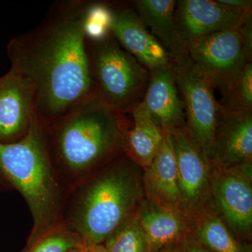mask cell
Returning a JSON list of instances; mask_svg holds the SVG:
<instances>
[{"mask_svg": "<svg viewBox=\"0 0 252 252\" xmlns=\"http://www.w3.org/2000/svg\"><path fill=\"white\" fill-rule=\"evenodd\" d=\"M137 219L148 252H158L173 245L185 231L181 214L149 200L141 205Z\"/></svg>", "mask_w": 252, "mask_h": 252, "instance_id": "17", "label": "cell"}, {"mask_svg": "<svg viewBox=\"0 0 252 252\" xmlns=\"http://www.w3.org/2000/svg\"><path fill=\"white\" fill-rule=\"evenodd\" d=\"M142 102L164 132L170 133L185 127V105L176 84L172 64L150 72Z\"/></svg>", "mask_w": 252, "mask_h": 252, "instance_id": "14", "label": "cell"}, {"mask_svg": "<svg viewBox=\"0 0 252 252\" xmlns=\"http://www.w3.org/2000/svg\"><path fill=\"white\" fill-rule=\"evenodd\" d=\"M176 161L177 182L184 214H199L210 190L212 162L190 140L185 127L170 132Z\"/></svg>", "mask_w": 252, "mask_h": 252, "instance_id": "8", "label": "cell"}, {"mask_svg": "<svg viewBox=\"0 0 252 252\" xmlns=\"http://www.w3.org/2000/svg\"><path fill=\"white\" fill-rule=\"evenodd\" d=\"M84 245L77 233L59 228L39 239L27 252H71Z\"/></svg>", "mask_w": 252, "mask_h": 252, "instance_id": "23", "label": "cell"}, {"mask_svg": "<svg viewBox=\"0 0 252 252\" xmlns=\"http://www.w3.org/2000/svg\"><path fill=\"white\" fill-rule=\"evenodd\" d=\"M135 171L132 163L123 162L93 181L81 194L73 225L86 245H101L130 216L142 191Z\"/></svg>", "mask_w": 252, "mask_h": 252, "instance_id": "4", "label": "cell"}, {"mask_svg": "<svg viewBox=\"0 0 252 252\" xmlns=\"http://www.w3.org/2000/svg\"><path fill=\"white\" fill-rule=\"evenodd\" d=\"M112 35L149 72L172 64L170 55L150 32L135 10L122 6L112 10Z\"/></svg>", "mask_w": 252, "mask_h": 252, "instance_id": "11", "label": "cell"}, {"mask_svg": "<svg viewBox=\"0 0 252 252\" xmlns=\"http://www.w3.org/2000/svg\"><path fill=\"white\" fill-rule=\"evenodd\" d=\"M46 143L42 121L36 114L24 137L12 143L0 142V172L22 194L34 220L28 248L59 229V187Z\"/></svg>", "mask_w": 252, "mask_h": 252, "instance_id": "2", "label": "cell"}, {"mask_svg": "<svg viewBox=\"0 0 252 252\" xmlns=\"http://www.w3.org/2000/svg\"><path fill=\"white\" fill-rule=\"evenodd\" d=\"M133 4L150 32L170 55L172 61L187 55V47L181 39L176 23L177 1L137 0Z\"/></svg>", "mask_w": 252, "mask_h": 252, "instance_id": "16", "label": "cell"}, {"mask_svg": "<svg viewBox=\"0 0 252 252\" xmlns=\"http://www.w3.org/2000/svg\"><path fill=\"white\" fill-rule=\"evenodd\" d=\"M124 114L114 112L94 96L60 117L55 143L60 160L73 172H81L124 146Z\"/></svg>", "mask_w": 252, "mask_h": 252, "instance_id": "3", "label": "cell"}, {"mask_svg": "<svg viewBox=\"0 0 252 252\" xmlns=\"http://www.w3.org/2000/svg\"><path fill=\"white\" fill-rule=\"evenodd\" d=\"M144 169V186L148 200L183 215L177 182V161L170 133L165 132L158 152Z\"/></svg>", "mask_w": 252, "mask_h": 252, "instance_id": "15", "label": "cell"}, {"mask_svg": "<svg viewBox=\"0 0 252 252\" xmlns=\"http://www.w3.org/2000/svg\"><path fill=\"white\" fill-rule=\"evenodd\" d=\"M194 237L214 252H249L233 238L220 219L212 214L204 215L198 220Z\"/></svg>", "mask_w": 252, "mask_h": 252, "instance_id": "19", "label": "cell"}, {"mask_svg": "<svg viewBox=\"0 0 252 252\" xmlns=\"http://www.w3.org/2000/svg\"><path fill=\"white\" fill-rule=\"evenodd\" d=\"M158 252H177V248L174 247L173 245H170V246H167L166 248L162 249V250Z\"/></svg>", "mask_w": 252, "mask_h": 252, "instance_id": "27", "label": "cell"}, {"mask_svg": "<svg viewBox=\"0 0 252 252\" xmlns=\"http://www.w3.org/2000/svg\"><path fill=\"white\" fill-rule=\"evenodd\" d=\"M215 149V162L220 167L251 165L252 112H233L220 104Z\"/></svg>", "mask_w": 252, "mask_h": 252, "instance_id": "13", "label": "cell"}, {"mask_svg": "<svg viewBox=\"0 0 252 252\" xmlns=\"http://www.w3.org/2000/svg\"><path fill=\"white\" fill-rule=\"evenodd\" d=\"M241 170L242 167H220L210 177V190L228 224L243 235L252 228V190Z\"/></svg>", "mask_w": 252, "mask_h": 252, "instance_id": "12", "label": "cell"}, {"mask_svg": "<svg viewBox=\"0 0 252 252\" xmlns=\"http://www.w3.org/2000/svg\"><path fill=\"white\" fill-rule=\"evenodd\" d=\"M36 114L29 79L12 69L0 77V142L12 143L24 137Z\"/></svg>", "mask_w": 252, "mask_h": 252, "instance_id": "10", "label": "cell"}, {"mask_svg": "<svg viewBox=\"0 0 252 252\" xmlns=\"http://www.w3.org/2000/svg\"><path fill=\"white\" fill-rule=\"evenodd\" d=\"M92 42L89 55L94 97L114 112H131L143 99L150 72L112 34Z\"/></svg>", "mask_w": 252, "mask_h": 252, "instance_id": "5", "label": "cell"}, {"mask_svg": "<svg viewBox=\"0 0 252 252\" xmlns=\"http://www.w3.org/2000/svg\"><path fill=\"white\" fill-rule=\"evenodd\" d=\"M220 106L237 112H252V63H248L238 79L223 93Z\"/></svg>", "mask_w": 252, "mask_h": 252, "instance_id": "21", "label": "cell"}, {"mask_svg": "<svg viewBox=\"0 0 252 252\" xmlns=\"http://www.w3.org/2000/svg\"><path fill=\"white\" fill-rule=\"evenodd\" d=\"M187 54L222 94L252 62L239 28L199 38L187 46Z\"/></svg>", "mask_w": 252, "mask_h": 252, "instance_id": "7", "label": "cell"}, {"mask_svg": "<svg viewBox=\"0 0 252 252\" xmlns=\"http://www.w3.org/2000/svg\"><path fill=\"white\" fill-rule=\"evenodd\" d=\"M176 84L184 102L185 129L190 140L212 163L220 104L212 81L185 55L172 61Z\"/></svg>", "mask_w": 252, "mask_h": 252, "instance_id": "6", "label": "cell"}, {"mask_svg": "<svg viewBox=\"0 0 252 252\" xmlns=\"http://www.w3.org/2000/svg\"><path fill=\"white\" fill-rule=\"evenodd\" d=\"M106 252H148L137 217L130 215L106 239Z\"/></svg>", "mask_w": 252, "mask_h": 252, "instance_id": "20", "label": "cell"}, {"mask_svg": "<svg viewBox=\"0 0 252 252\" xmlns=\"http://www.w3.org/2000/svg\"><path fill=\"white\" fill-rule=\"evenodd\" d=\"M217 1L235 11L242 13L252 12V1L249 0H217Z\"/></svg>", "mask_w": 252, "mask_h": 252, "instance_id": "25", "label": "cell"}, {"mask_svg": "<svg viewBox=\"0 0 252 252\" xmlns=\"http://www.w3.org/2000/svg\"><path fill=\"white\" fill-rule=\"evenodd\" d=\"M86 6L69 3L34 31L8 46L11 69L29 79L37 117L57 120L94 96L89 51L83 30Z\"/></svg>", "mask_w": 252, "mask_h": 252, "instance_id": "1", "label": "cell"}, {"mask_svg": "<svg viewBox=\"0 0 252 252\" xmlns=\"http://www.w3.org/2000/svg\"><path fill=\"white\" fill-rule=\"evenodd\" d=\"M177 252H214L202 245L195 237L186 236L183 238Z\"/></svg>", "mask_w": 252, "mask_h": 252, "instance_id": "24", "label": "cell"}, {"mask_svg": "<svg viewBox=\"0 0 252 252\" xmlns=\"http://www.w3.org/2000/svg\"><path fill=\"white\" fill-rule=\"evenodd\" d=\"M86 249H87V245H84V246L81 247V248L75 249V250H72L71 252H86Z\"/></svg>", "mask_w": 252, "mask_h": 252, "instance_id": "28", "label": "cell"}, {"mask_svg": "<svg viewBox=\"0 0 252 252\" xmlns=\"http://www.w3.org/2000/svg\"><path fill=\"white\" fill-rule=\"evenodd\" d=\"M251 15L212 0H180L175 9L177 29L186 47L204 36L236 29Z\"/></svg>", "mask_w": 252, "mask_h": 252, "instance_id": "9", "label": "cell"}, {"mask_svg": "<svg viewBox=\"0 0 252 252\" xmlns=\"http://www.w3.org/2000/svg\"><path fill=\"white\" fill-rule=\"evenodd\" d=\"M86 252H106L104 246L101 245H93V246H88L86 249Z\"/></svg>", "mask_w": 252, "mask_h": 252, "instance_id": "26", "label": "cell"}, {"mask_svg": "<svg viewBox=\"0 0 252 252\" xmlns=\"http://www.w3.org/2000/svg\"><path fill=\"white\" fill-rule=\"evenodd\" d=\"M112 9L102 3L86 6L83 19V30L86 39L98 41L112 34Z\"/></svg>", "mask_w": 252, "mask_h": 252, "instance_id": "22", "label": "cell"}, {"mask_svg": "<svg viewBox=\"0 0 252 252\" xmlns=\"http://www.w3.org/2000/svg\"><path fill=\"white\" fill-rule=\"evenodd\" d=\"M131 113L133 125L124 134V147L135 162L146 167L158 152L165 132L151 117L142 102Z\"/></svg>", "mask_w": 252, "mask_h": 252, "instance_id": "18", "label": "cell"}]
</instances>
